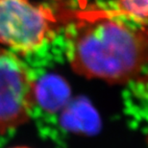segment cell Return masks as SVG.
Wrapping results in <instances>:
<instances>
[{
  "label": "cell",
  "instance_id": "obj_1",
  "mask_svg": "<svg viewBox=\"0 0 148 148\" xmlns=\"http://www.w3.org/2000/svg\"><path fill=\"white\" fill-rule=\"evenodd\" d=\"M64 41L72 69L111 84L148 81V27L112 8L66 10Z\"/></svg>",
  "mask_w": 148,
  "mask_h": 148
},
{
  "label": "cell",
  "instance_id": "obj_2",
  "mask_svg": "<svg viewBox=\"0 0 148 148\" xmlns=\"http://www.w3.org/2000/svg\"><path fill=\"white\" fill-rule=\"evenodd\" d=\"M57 16L30 0H0V44L29 56L56 37Z\"/></svg>",
  "mask_w": 148,
  "mask_h": 148
},
{
  "label": "cell",
  "instance_id": "obj_3",
  "mask_svg": "<svg viewBox=\"0 0 148 148\" xmlns=\"http://www.w3.org/2000/svg\"><path fill=\"white\" fill-rule=\"evenodd\" d=\"M34 78L18 56L0 48V133L30 119L35 107Z\"/></svg>",
  "mask_w": 148,
  "mask_h": 148
},
{
  "label": "cell",
  "instance_id": "obj_4",
  "mask_svg": "<svg viewBox=\"0 0 148 148\" xmlns=\"http://www.w3.org/2000/svg\"><path fill=\"white\" fill-rule=\"evenodd\" d=\"M71 100V88L59 74L46 73L38 80L34 78L35 106L50 114L62 112Z\"/></svg>",
  "mask_w": 148,
  "mask_h": 148
},
{
  "label": "cell",
  "instance_id": "obj_5",
  "mask_svg": "<svg viewBox=\"0 0 148 148\" xmlns=\"http://www.w3.org/2000/svg\"><path fill=\"white\" fill-rule=\"evenodd\" d=\"M61 115L63 126L72 132L93 134L99 129L98 114L91 103L85 97L71 98L62 111Z\"/></svg>",
  "mask_w": 148,
  "mask_h": 148
},
{
  "label": "cell",
  "instance_id": "obj_6",
  "mask_svg": "<svg viewBox=\"0 0 148 148\" xmlns=\"http://www.w3.org/2000/svg\"><path fill=\"white\" fill-rule=\"evenodd\" d=\"M111 8L132 22L148 27V0H117Z\"/></svg>",
  "mask_w": 148,
  "mask_h": 148
},
{
  "label": "cell",
  "instance_id": "obj_7",
  "mask_svg": "<svg viewBox=\"0 0 148 148\" xmlns=\"http://www.w3.org/2000/svg\"><path fill=\"white\" fill-rule=\"evenodd\" d=\"M77 1H78L80 9H84L86 7H88V0H77Z\"/></svg>",
  "mask_w": 148,
  "mask_h": 148
},
{
  "label": "cell",
  "instance_id": "obj_8",
  "mask_svg": "<svg viewBox=\"0 0 148 148\" xmlns=\"http://www.w3.org/2000/svg\"><path fill=\"white\" fill-rule=\"evenodd\" d=\"M12 148H30V147H26V146H14Z\"/></svg>",
  "mask_w": 148,
  "mask_h": 148
},
{
  "label": "cell",
  "instance_id": "obj_9",
  "mask_svg": "<svg viewBox=\"0 0 148 148\" xmlns=\"http://www.w3.org/2000/svg\"><path fill=\"white\" fill-rule=\"evenodd\" d=\"M57 1H60V0H57Z\"/></svg>",
  "mask_w": 148,
  "mask_h": 148
}]
</instances>
